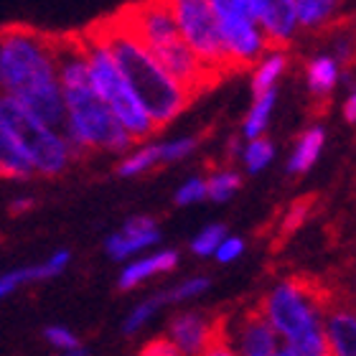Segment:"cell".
<instances>
[{"instance_id":"obj_31","label":"cell","mask_w":356,"mask_h":356,"mask_svg":"<svg viewBox=\"0 0 356 356\" xmlns=\"http://www.w3.org/2000/svg\"><path fill=\"white\" fill-rule=\"evenodd\" d=\"M173 201H176V207H196L201 201H207V178L204 176L186 178L184 184L178 186Z\"/></svg>"},{"instance_id":"obj_18","label":"cell","mask_w":356,"mask_h":356,"mask_svg":"<svg viewBox=\"0 0 356 356\" xmlns=\"http://www.w3.org/2000/svg\"><path fill=\"white\" fill-rule=\"evenodd\" d=\"M323 148H326V127L318 125V122L305 127L303 133L296 138L293 150H290V176H305L308 171H313V165L318 163V158L323 156Z\"/></svg>"},{"instance_id":"obj_32","label":"cell","mask_w":356,"mask_h":356,"mask_svg":"<svg viewBox=\"0 0 356 356\" xmlns=\"http://www.w3.org/2000/svg\"><path fill=\"white\" fill-rule=\"evenodd\" d=\"M227 316H229V313H227ZM227 316H224V323L219 326V331L211 336V341H209L196 356H237V351L232 349L229 336H227Z\"/></svg>"},{"instance_id":"obj_4","label":"cell","mask_w":356,"mask_h":356,"mask_svg":"<svg viewBox=\"0 0 356 356\" xmlns=\"http://www.w3.org/2000/svg\"><path fill=\"white\" fill-rule=\"evenodd\" d=\"M79 44H82L84 61H87L89 82L95 87L97 97L102 99L110 112L115 115L122 130H125L135 143H148L158 135L153 120L148 118V112L143 110L140 102L135 99L130 87L125 84L122 74H120L118 64L112 59V54L107 51V46L102 44V38L97 36V31L89 26L79 33Z\"/></svg>"},{"instance_id":"obj_26","label":"cell","mask_w":356,"mask_h":356,"mask_svg":"<svg viewBox=\"0 0 356 356\" xmlns=\"http://www.w3.org/2000/svg\"><path fill=\"white\" fill-rule=\"evenodd\" d=\"M201 143V135H178L165 143H158V150H161V163H178V161H186L188 156L196 153Z\"/></svg>"},{"instance_id":"obj_29","label":"cell","mask_w":356,"mask_h":356,"mask_svg":"<svg viewBox=\"0 0 356 356\" xmlns=\"http://www.w3.org/2000/svg\"><path fill=\"white\" fill-rule=\"evenodd\" d=\"M331 36V46L326 51L334 56L343 69H351V61H354V38H351V31L346 29V23H341L339 29L328 31Z\"/></svg>"},{"instance_id":"obj_27","label":"cell","mask_w":356,"mask_h":356,"mask_svg":"<svg viewBox=\"0 0 356 356\" xmlns=\"http://www.w3.org/2000/svg\"><path fill=\"white\" fill-rule=\"evenodd\" d=\"M227 234H229V232H227V227H224L222 222L207 224V227L191 239V252L196 254V257H211Z\"/></svg>"},{"instance_id":"obj_1","label":"cell","mask_w":356,"mask_h":356,"mask_svg":"<svg viewBox=\"0 0 356 356\" xmlns=\"http://www.w3.org/2000/svg\"><path fill=\"white\" fill-rule=\"evenodd\" d=\"M0 97H13L38 122L64 133L56 36L31 26L0 29Z\"/></svg>"},{"instance_id":"obj_16","label":"cell","mask_w":356,"mask_h":356,"mask_svg":"<svg viewBox=\"0 0 356 356\" xmlns=\"http://www.w3.org/2000/svg\"><path fill=\"white\" fill-rule=\"evenodd\" d=\"M72 260V252L69 250H59L54 252L49 260L36 262V265L29 267H18V270H8V273L0 275V298L13 296L15 290L23 288V285H31V282H44L51 280L56 275H61L69 267Z\"/></svg>"},{"instance_id":"obj_19","label":"cell","mask_w":356,"mask_h":356,"mask_svg":"<svg viewBox=\"0 0 356 356\" xmlns=\"http://www.w3.org/2000/svg\"><path fill=\"white\" fill-rule=\"evenodd\" d=\"M290 69V54L282 49H270L252 67V95H262L270 89H277L285 72Z\"/></svg>"},{"instance_id":"obj_13","label":"cell","mask_w":356,"mask_h":356,"mask_svg":"<svg viewBox=\"0 0 356 356\" xmlns=\"http://www.w3.org/2000/svg\"><path fill=\"white\" fill-rule=\"evenodd\" d=\"M323 341L328 356H356V313L346 296L328 300L323 311Z\"/></svg>"},{"instance_id":"obj_17","label":"cell","mask_w":356,"mask_h":356,"mask_svg":"<svg viewBox=\"0 0 356 356\" xmlns=\"http://www.w3.org/2000/svg\"><path fill=\"white\" fill-rule=\"evenodd\" d=\"M178 260L181 257H178L176 250H158V252L140 254V257H135V260H130L122 267V273L118 277V288L133 290L138 285H143V282H148L150 277L171 273L178 267Z\"/></svg>"},{"instance_id":"obj_23","label":"cell","mask_w":356,"mask_h":356,"mask_svg":"<svg viewBox=\"0 0 356 356\" xmlns=\"http://www.w3.org/2000/svg\"><path fill=\"white\" fill-rule=\"evenodd\" d=\"M237 161L242 163L250 176L267 171L275 161V143L270 138H254V140H242Z\"/></svg>"},{"instance_id":"obj_37","label":"cell","mask_w":356,"mask_h":356,"mask_svg":"<svg viewBox=\"0 0 356 356\" xmlns=\"http://www.w3.org/2000/svg\"><path fill=\"white\" fill-rule=\"evenodd\" d=\"M341 112H343V120H346L349 125H354V122H356V95H354V89H351L349 95H346V99H343Z\"/></svg>"},{"instance_id":"obj_15","label":"cell","mask_w":356,"mask_h":356,"mask_svg":"<svg viewBox=\"0 0 356 356\" xmlns=\"http://www.w3.org/2000/svg\"><path fill=\"white\" fill-rule=\"evenodd\" d=\"M351 69H343L339 61L328 51L313 54L305 61V84L316 102H331L328 97L334 95L336 87L343 82V76H349Z\"/></svg>"},{"instance_id":"obj_9","label":"cell","mask_w":356,"mask_h":356,"mask_svg":"<svg viewBox=\"0 0 356 356\" xmlns=\"http://www.w3.org/2000/svg\"><path fill=\"white\" fill-rule=\"evenodd\" d=\"M227 336L237 356H275L280 349V339L257 305L242 311L237 318L227 316Z\"/></svg>"},{"instance_id":"obj_20","label":"cell","mask_w":356,"mask_h":356,"mask_svg":"<svg viewBox=\"0 0 356 356\" xmlns=\"http://www.w3.org/2000/svg\"><path fill=\"white\" fill-rule=\"evenodd\" d=\"M277 107V89L254 95L252 104L245 115L242 122V140H254V138H265L267 127L273 122V112Z\"/></svg>"},{"instance_id":"obj_24","label":"cell","mask_w":356,"mask_h":356,"mask_svg":"<svg viewBox=\"0 0 356 356\" xmlns=\"http://www.w3.org/2000/svg\"><path fill=\"white\" fill-rule=\"evenodd\" d=\"M207 178V199H211L214 204H224L229 201L234 193L242 188V173L232 165H224V168H216Z\"/></svg>"},{"instance_id":"obj_25","label":"cell","mask_w":356,"mask_h":356,"mask_svg":"<svg viewBox=\"0 0 356 356\" xmlns=\"http://www.w3.org/2000/svg\"><path fill=\"white\" fill-rule=\"evenodd\" d=\"M313 209H316V196H300L282 211L280 222H277V242H285L293 237L308 219H311Z\"/></svg>"},{"instance_id":"obj_10","label":"cell","mask_w":356,"mask_h":356,"mask_svg":"<svg viewBox=\"0 0 356 356\" xmlns=\"http://www.w3.org/2000/svg\"><path fill=\"white\" fill-rule=\"evenodd\" d=\"M247 10L252 15V21L260 26L270 49L288 51V46L300 33L296 0H247Z\"/></svg>"},{"instance_id":"obj_11","label":"cell","mask_w":356,"mask_h":356,"mask_svg":"<svg viewBox=\"0 0 356 356\" xmlns=\"http://www.w3.org/2000/svg\"><path fill=\"white\" fill-rule=\"evenodd\" d=\"M227 313H204V311H186L173 316L168 323V341L178 349L181 356H196L211 336L219 331Z\"/></svg>"},{"instance_id":"obj_8","label":"cell","mask_w":356,"mask_h":356,"mask_svg":"<svg viewBox=\"0 0 356 356\" xmlns=\"http://www.w3.org/2000/svg\"><path fill=\"white\" fill-rule=\"evenodd\" d=\"M165 3L171 8L178 36L184 38V44L191 49L201 67L209 72V76L214 82H222L224 76H229L211 3L209 0H165Z\"/></svg>"},{"instance_id":"obj_35","label":"cell","mask_w":356,"mask_h":356,"mask_svg":"<svg viewBox=\"0 0 356 356\" xmlns=\"http://www.w3.org/2000/svg\"><path fill=\"white\" fill-rule=\"evenodd\" d=\"M138 356H181V354H178V349L165 336H161V339H153V341L145 343Z\"/></svg>"},{"instance_id":"obj_3","label":"cell","mask_w":356,"mask_h":356,"mask_svg":"<svg viewBox=\"0 0 356 356\" xmlns=\"http://www.w3.org/2000/svg\"><path fill=\"white\" fill-rule=\"evenodd\" d=\"M92 29L112 54L125 84L143 110L148 112L158 133L184 115L186 107L193 102V97L165 74L163 67L153 59V54L135 38L133 31L118 15H107L102 21L92 23Z\"/></svg>"},{"instance_id":"obj_33","label":"cell","mask_w":356,"mask_h":356,"mask_svg":"<svg viewBox=\"0 0 356 356\" xmlns=\"http://www.w3.org/2000/svg\"><path fill=\"white\" fill-rule=\"evenodd\" d=\"M44 336L54 349L64 351V354H67V351L79 349V339H76V334L74 331H69V328H64V326H49L44 331Z\"/></svg>"},{"instance_id":"obj_14","label":"cell","mask_w":356,"mask_h":356,"mask_svg":"<svg viewBox=\"0 0 356 356\" xmlns=\"http://www.w3.org/2000/svg\"><path fill=\"white\" fill-rule=\"evenodd\" d=\"M300 33H328L346 23V0H296Z\"/></svg>"},{"instance_id":"obj_36","label":"cell","mask_w":356,"mask_h":356,"mask_svg":"<svg viewBox=\"0 0 356 356\" xmlns=\"http://www.w3.org/2000/svg\"><path fill=\"white\" fill-rule=\"evenodd\" d=\"M33 207H36V199H33V196H18V199L10 201L8 211L13 216H23V214H29V211H33Z\"/></svg>"},{"instance_id":"obj_28","label":"cell","mask_w":356,"mask_h":356,"mask_svg":"<svg viewBox=\"0 0 356 356\" xmlns=\"http://www.w3.org/2000/svg\"><path fill=\"white\" fill-rule=\"evenodd\" d=\"M165 305V300H163V293H158V296H153V298H145L143 303H138L133 308V313L127 316V321H125V326H122V331L125 334H138L145 323H148L153 316H156L161 308Z\"/></svg>"},{"instance_id":"obj_2","label":"cell","mask_w":356,"mask_h":356,"mask_svg":"<svg viewBox=\"0 0 356 356\" xmlns=\"http://www.w3.org/2000/svg\"><path fill=\"white\" fill-rule=\"evenodd\" d=\"M56 76H59L61 99H64V138L74 150L76 161L89 153H112L122 156L133 148L135 140L122 130L110 107L97 97L89 82L79 33L56 36Z\"/></svg>"},{"instance_id":"obj_5","label":"cell","mask_w":356,"mask_h":356,"mask_svg":"<svg viewBox=\"0 0 356 356\" xmlns=\"http://www.w3.org/2000/svg\"><path fill=\"white\" fill-rule=\"evenodd\" d=\"M328 300H331V293L323 285L296 275V277L275 282L262 296L257 308L273 326L277 339H285L288 343L311 328L323 326V311Z\"/></svg>"},{"instance_id":"obj_34","label":"cell","mask_w":356,"mask_h":356,"mask_svg":"<svg viewBox=\"0 0 356 356\" xmlns=\"http://www.w3.org/2000/svg\"><path fill=\"white\" fill-rule=\"evenodd\" d=\"M242 254H245V239L234 237V234H227L211 257H216V262H222V265H229V262L239 260Z\"/></svg>"},{"instance_id":"obj_12","label":"cell","mask_w":356,"mask_h":356,"mask_svg":"<svg viewBox=\"0 0 356 356\" xmlns=\"http://www.w3.org/2000/svg\"><path fill=\"white\" fill-rule=\"evenodd\" d=\"M158 242H161V227H158V222L153 216L140 214L130 216L115 234H110L107 242H104V250H107L112 260L125 262L143 254L150 247H156Z\"/></svg>"},{"instance_id":"obj_30","label":"cell","mask_w":356,"mask_h":356,"mask_svg":"<svg viewBox=\"0 0 356 356\" xmlns=\"http://www.w3.org/2000/svg\"><path fill=\"white\" fill-rule=\"evenodd\" d=\"M209 285H211V280H209L207 275H196V277H188V280L173 285L171 290H165L163 300H165V305L184 303V300H191V298H199L201 293H207Z\"/></svg>"},{"instance_id":"obj_7","label":"cell","mask_w":356,"mask_h":356,"mask_svg":"<svg viewBox=\"0 0 356 356\" xmlns=\"http://www.w3.org/2000/svg\"><path fill=\"white\" fill-rule=\"evenodd\" d=\"M222 41L224 64L229 74L247 72L270 51L260 26L247 10V0H209Z\"/></svg>"},{"instance_id":"obj_38","label":"cell","mask_w":356,"mask_h":356,"mask_svg":"<svg viewBox=\"0 0 356 356\" xmlns=\"http://www.w3.org/2000/svg\"><path fill=\"white\" fill-rule=\"evenodd\" d=\"M275 356H298V354L293 349H290V346H280V349L275 351Z\"/></svg>"},{"instance_id":"obj_22","label":"cell","mask_w":356,"mask_h":356,"mask_svg":"<svg viewBox=\"0 0 356 356\" xmlns=\"http://www.w3.org/2000/svg\"><path fill=\"white\" fill-rule=\"evenodd\" d=\"M33 176L29 161L23 156V150L18 148V143L6 127L0 125V178L8 181H26Z\"/></svg>"},{"instance_id":"obj_21","label":"cell","mask_w":356,"mask_h":356,"mask_svg":"<svg viewBox=\"0 0 356 356\" xmlns=\"http://www.w3.org/2000/svg\"><path fill=\"white\" fill-rule=\"evenodd\" d=\"M161 163V150L158 143H140L138 148H130L122 153L118 161V176L120 178H138L158 168Z\"/></svg>"},{"instance_id":"obj_6","label":"cell","mask_w":356,"mask_h":356,"mask_svg":"<svg viewBox=\"0 0 356 356\" xmlns=\"http://www.w3.org/2000/svg\"><path fill=\"white\" fill-rule=\"evenodd\" d=\"M0 125L15 138L33 176H64L76 163L74 150L64 133L38 122L13 97H0Z\"/></svg>"}]
</instances>
